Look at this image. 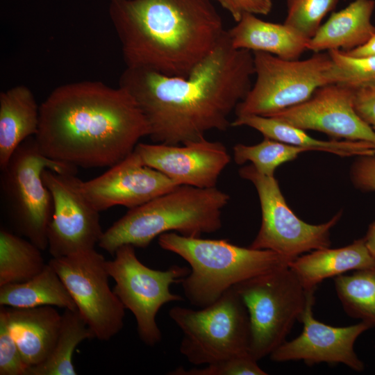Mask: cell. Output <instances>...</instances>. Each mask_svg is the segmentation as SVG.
Masks as SVG:
<instances>
[{
  "instance_id": "6da1fadb",
  "label": "cell",
  "mask_w": 375,
  "mask_h": 375,
  "mask_svg": "<svg viewBox=\"0 0 375 375\" xmlns=\"http://www.w3.org/2000/svg\"><path fill=\"white\" fill-rule=\"evenodd\" d=\"M253 52L234 48L227 31L187 77L126 67L119 86L135 99L154 143L184 144L226 131L231 113L251 88Z\"/></svg>"
},
{
  "instance_id": "7a4b0ae2",
  "label": "cell",
  "mask_w": 375,
  "mask_h": 375,
  "mask_svg": "<svg viewBox=\"0 0 375 375\" xmlns=\"http://www.w3.org/2000/svg\"><path fill=\"white\" fill-rule=\"evenodd\" d=\"M133 97L118 86L83 81L55 88L40 106L34 136L47 157L76 167H110L149 136Z\"/></svg>"
},
{
  "instance_id": "3957f363",
  "label": "cell",
  "mask_w": 375,
  "mask_h": 375,
  "mask_svg": "<svg viewBox=\"0 0 375 375\" xmlns=\"http://www.w3.org/2000/svg\"><path fill=\"white\" fill-rule=\"evenodd\" d=\"M212 0H110L126 67L187 77L225 31Z\"/></svg>"
},
{
  "instance_id": "277c9868",
  "label": "cell",
  "mask_w": 375,
  "mask_h": 375,
  "mask_svg": "<svg viewBox=\"0 0 375 375\" xmlns=\"http://www.w3.org/2000/svg\"><path fill=\"white\" fill-rule=\"evenodd\" d=\"M229 195L217 189L181 185L129 209L103 232L98 244L111 254L121 246L145 248L160 235L174 232L198 238L222 226V212Z\"/></svg>"
},
{
  "instance_id": "5b68a950",
  "label": "cell",
  "mask_w": 375,
  "mask_h": 375,
  "mask_svg": "<svg viewBox=\"0 0 375 375\" xmlns=\"http://www.w3.org/2000/svg\"><path fill=\"white\" fill-rule=\"evenodd\" d=\"M158 242L162 249L177 254L189 264L190 273L181 283L188 300L199 308L214 303L241 282L290 262L274 251L242 247L227 240L169 232L160 235Z\"/></svg>"
},
{
  "instance_id": "8992f818",
  "label": "cell",
  "mask_w": 375,
  "mask_h": 375,
  "mask_svg": "<svg viewBox=\"0 0 375 375\" xmlns=\"http://www.w3.org/2000/svg\"><path fill=\"white\" fill-rule=\"evenodd\" d=\"M76 174L77 167L53 160L39 149L34 137L23 142L1 169L0 188L7 215L18 234L41 250L48 248L47 229L53 208L44 169Z\"/></svg>"
},
{
  "instance_id": "52a82bcc",
  "label": "cell",
  "mask_w": 375,
  "mask_h": 375,
  "mask_svg": "<svg viewBox=\"0 0 375 375\" xmlns=\"http://www.w3.org/2000/svg\"><path fill=\"white\" fill-rule=\"evenodd\" d=\"M169 315L183 334L181 353L194 365L249 353V315L234 287L200 310L175 306Z\"/></svg>"
},
{
  "instance_id": "ba28073f",
  "label": "cell",
  "mask_w": 375,
  "mask_h": 375,
  "mask_svg": "<svg viewBox=\"0 0 375 375\" xmlns=\"http://www.w3.org/2000/svg\"><path fill=\"white\" fill-rule=\"evenodd\" d=\"M253 56L256 81L237 106L236 116L269 117L306 101L322 86L338 83L328 51L304 60H285L260 51Z\"/></svg>"
},
{
  "instance_id": "9c48e42d",
  "label": "cell",
  "mask_w": 375,
  "mask_h": 375,
  "mask_svg": "<svg viewBox=\"0 0 375 375\" xmlns=\"http://www.w3.org/2000/svg\"><path fill=\"white\" fill-rule=\"evenodd\" d=\"M233 287L248 310L249 353L258 361L286 341L294 323L301 320L310 291L305 290L288 265Z\"/></svg>"
},
{
  "instance_id": "30bf717a",
  "label": "cell",
  "mask_w": 375,
  "mask_h": 375,
  "mask_svg": "<svg viewBox=\"0 0 375 375\" xmlns=\"http://www.w3.org/2000/svg\"><path fill=\"white\" fill-rule=\"evenodd\" d=\"M135 248L131 244L119 247L114 259L106 261V268L115 281L113 292L135 317L140 340L153 347L162 339L156 315L165 303L183 300L170 292V286L181 283L190 269L173 265L165 271L153 269L140 262Z\"/></svg>"
},
{
  "instance_id": "8fae6325",
  "label": "cell",
  "mask_w": 375,
  "mask_h": 375,
  "mask_svg": "<svg viewBox=\"0 0 375 375\" xmlns=\"http://www.w3.org/2000/svg\"><path fill=\"white\" fill-rule=\"evenodd\" d=\"M239 174L255 186L261 208L260 227L249 247L274 251L291 262L304 253L330 247V232L342 211L325 223H306L287 204L274 176L260 174L251 164L242 167Z\"/></svg>"
},
{
  "instance_id": "7c38bea8",
  "label": "cell",
  "mask_w": 375,
  "mask_h": 375,
  "mask_svg": "<svg viewBox=\"0 0 375 375\" xmlns=\"http://www.w3.org/2000/svg\"><path fill=\"white\" fill-rule=\"evenodd\" d=\"M106 261L94 249L49 262L95 338L101 341L110 340L122 329L125 315V308L109 286Z\"/></svg>"
},
{
  "instance_id": "4fadbf2b",
  "label": "cell",
  "mask_w": 375,
  "mask_h": 375,
  "mask_svg": "<svg viewBox=\"0 0 375 375\" xmlns=\"http://www.w3.org/2000/svg\"><path fill=\"white\" fill-rule=\"evenodd\" d=\"M42 180L53 198V213L47 229L48 249L60 258L94 249L103 232L99 212L83 194L75 174L44 169Z\"/></svg>"
},
{
  "instance_id": "5bb4252c",
  "label": "cell",
  "mask_w": 375,
  "mask_h": 375,
  "mask_svg": "<svg viewBox=\"0 0 375 375\" xmlns=\"http://www.w3.org/2000/svg\"><path fill=\"white\" fill-rule=\"evenodd\" d=\"M355 90L341 84L318 88L310 99L269 117L335 140L363 141L375 145V131L356 112Z\"/></svg>"
},
{
  "instance_id": "9a60e30c",
  "label": "cell",
  "mask_w": 375,
  "mask_h": 375,
  "mask_svg": "<svg viewBox=\"0 0 375 375\" xmlns=\"http://www.w3.org/2000/svg\"><path fill=\"white\" fill-rule=\"evenodd\" d=\"M315 290L309 292L305 310L300 322L303 331L290 341H285L270 355L274 362L302 360L308 365L320 362L341 363L356 372L364 370L365 365L354 350L357 338L371 326L364 322L335 327L315 319L312 306Z\"/></svg>"
},
{
  "instance_id": "2e32d148",
  "label": "cell",
  "mask_w": 375,
  "mask_h": 375,
  "mask_svg": "<svg viewBox=\"0 0 375 375\" xmlns=\"http://www.w3.org/2000/svg\"><path fill=\"white\" fill-rule=\"evenodd\" d=\"M149 166L135 151L101 175L81 181V189L99 212L116 206H139L178 186Z\"/></svg>"
},
{
  "instance_id": "e0dca14e",
  "label": "cell",
  "mask_w": 375,
  "mask_h": 375,
  "mask_svg": "<svg viewBox=\"0 0 375 375\" xmlns=\"http://www.w3.org/2000/svg\"><path fill=\"white\" fill-rule=\"evenodd\" d=\"M142 162L179 185L216 187L231 161L226 147L205 138L181 145L138 143L135 148Z\"/></svg>"
},
{
  "instance_id": "ac0fdd59",
  "label": "cell",
  "mask_w": 375,
  "mask_h": 375,
  "mask_svg": "<svg viewBox=\"0 0 375 375\" xmlns=\"http://www.w3.org/2000/svg\"><path fill=\"white\" fill-rule=\"evenodd\" d=\"M3 307L10 331L28 368L42 363L56 344L62 315L51 306L30 308Z\"/></svg>"
},
{
  "instance_id": "d6986e66",
  "label": "cell",
  "mask_w": 375,
  "mask_h": 375,
  "mask_svg": "<svg viewBox=\"0 0 375 375\" xmlns=\"http://www.w3.org/2000/svg\"><path fill=\"white\" fill-rule=\"evenodd\" d=\"M232 46L267 53L285 60L299 59L309 40L285 24L264 21L247 13L227 31Z\"/></svg>"
},
{
  "instance_id": "ffe728a7",
  "label": "cell",
  "mask_w": 375,
  "mask_h": 375,
  "mask_svg": "<svg viewBox=\"0 0 375 375\" xmlns=\"http://www.w3.org/2000/svg\"><path fill=\"white\" fill-rule=\"evenodd\" d=\"M288 266L305 290L310 291L315 290L326 278L375 266V258L368 251L362 238L343 247H327L302 254Z\"/></svg>"
},
{
  "instance_id": "44dd1931",
  "label": "cell",
  "mask_w": 375,
  "mask_h": 375,
  "mask_svg": "<svg viewBox=\"0 0 375 375\" xmlns=\"http://www.w3.org/2000/svg\"><path fill=\"white\" fill-rule=\"evenodd\" d=\"M374 0H353L343 9L333 12L308 43L315 53L348 51L366 42L375 35L372 17Z\"/></svg>"
},
{
  "instance_id": "7402d4cb",
  "label": "cell",
  "mask_w": 375,
  "mask_h": 375,
  "mask_svg": "<svg viewBox=\"0 0 375 375\" xmlns=\"http://www.w3.org/2000/svg\"><path fill=\"white\" fill-rule=\"evenodd\" d=\"M40 126V106L31 90L22 85L0 94V169L17 148L34 137Z\"/></svg>"
},
{
  "instance_id": "603a6c76",
  "label": "cell",
  "mask_w": 375,
  "mask_h": 375,
  "mask_svg": "<svg viewBox=\"0 0 375 375\" xmlns=\"http://www.w3.org/2000/svg\"><path fill=\"white\" fill-rule=\"evenodd\" d=\"M249 126L268 138L300 147L308 151H320L341 157L375 155V145L363 141L322 140L310 136L306 131L271 117L241 115L231 122V126Z\"/></svg>"
},
{
  "instance_id": "cb8c5ba5",
  "label": "cell",
  "mask_w": 375,
  "mask_h": 375,
  "mask_svg": "<svg viewBox=\"0 0 375 375\" xmlns=\"http://www.w3.org/2000/svg\"><path fill=\"white\" fill-rule=\"evenodd\" d=\"M0 306L15 308L51 306L77 310L64 283L49 262L32 278L0 287Z\"/></svg>"
},
{
  "instance_id": "d4e9b609",
  "label": "cell",
  "mask_w": 375,
  "mask_h": 375,
  "mask_svg": "<svg viewBox=\"0 0 375 375\" xmlns=\"http://www.w3.org/2000/svg\"><path fill=\"white\" fill-rule=\"evenodd\" d=\"M95 338L77 310L65 309L60 331L49 357L30 367L28 375H76L72 363L75 349L83 341Z\"/></svg>"
},
{
  "instance_id": "484cf974",
  "label": "cell",
  "mask_w": 375,
  "mask_h": 375,
  "mask_svg": "<svg viewBox=\"0 0 375 375\" xmlns=\"http://www.w3.org/2000/svg\"><path fill=\"white\" fill-rule=\"evenodd\" d=\"M41 249L4 228L0 230V287L26 281L46 266Z\"/></svg>"
},
{
  "instance_id": "4316f807",
  "label": "cell",
  "mask_w": 375,
  "mask_h": 375,
  "mask_svg": "<svg viewBox=\"0 0 375 375\" xmlns=\"http://www.w3.org/2000/svg\"><path fill=\"white\" fill-rule=\"evenodd\" d=\"M334 285L345 312L375 327V266L337 276Z\"/></svg>"
},
{
  "instance_id": "83f0119b",
  "label": "cell",
  "mask_w": 375,
  "mask_h": 375,
  "mask_svg": "<svg viewBox=\"0 0 375 375\" xmlns=\"http://www.w3.org/2000/svg\"><path fill=\"white\" fill-rule=\"evenodd\" d=\"M305 151L308 150L264 137L262 142L254 145L236 144L233 147V159L238 165L251 162L260 174L273 176L278 167Z\"/></svg>"
},
{
  "instance_id": "f1b7e54d",
  "label": "cell",
  "mask_w": 375,
  "mask_h": 375,
  "mask_svg": "<svg viewBox=\"0 0 375 375\" xmlns=\"http://www.w3.org/2000/svg\"><path fill=\"white\" fill-rule=\"evenodd\" d=\"M339 0H286L287 15L283 22L310 40L322 22L332 12Z\"/></svg>"
},
{
  "instance_id": "f546056e",
  "label": "cell",
  "mask_w": 375,
  "mask_h": 375,
  "mask_svg": "<svg viewBox=\"0 0 375 375\" xmlns=\"http://www.w3.org/2000/svg\"><path fill=\"white\" fill-rule=\"evenodd\" d=\"M328 52L335 67L337 84L354 90L375 85V56L356 58L341 50Z\"/></svg>"
},
{
  "instance_id": "4dcf8cb0",
  "label": "cell",
  "mask_w": 375,
  "mask_h": 375,
  "mask_svg": "<svg viewBox=\"0 0 375 375\" xmlns=\"http://www.w3.org/2000/svg\"><path fill=\"white\" fill-rule=\"evenodd\" d=\"M171 375H266L250 353L206 365L204 367L185 369L183 367L170 372Z\"/></svg>"
},
{
  "instance_id": "1f68e13d",
  "label": "cell",
  "mask_w": 375,
  "mask_h": 375,
  "mask_svg": "<svg viewBox=\"0 0 375 375\" xmlns=\"http://www.w3.org/2000/svg\"><path fill=\"white\" fill-rule=\"evenodd\" d=\"M19 347L14 340L3 306L0 308V375H28Z\"/></svg>"
},
{
  "instance_id": "d6a6232c",
  "label": "cell",
  "mask_w": 375,
  "mask_h": 375,
  "mask_svg": "<svg viewBox=\"0 0 375 375\" xmlns=\"http://www.w3.org/2000/svg\"><path fill=\"white\" fill-rule=\"evenodd\" d=\"M355 187L364 192H375V155L358 156L351 168Z\"/></svg>"
},
{
  "instance_id": "836d02e7",
  "label": "cell",
  "mask_w": 375,
  "mask_h": 375,
  "mask_svg": "<svg viewBox=\"0 0 375 375\" xmlns=\"http://www.w3.org/2000/svg\"><path fill=\"white\" fill-rule=\"evenodd\" d=\"M226 10L237 22L247 13L268 15L273 7L272 0H212Z\"/></svg>"
},
{
  "instance_id": "e575fe53",
  "label": "cell",
  "mask_w": 375,
  "mask_h": 375,
  "mask_svg": "<svg viewBox=\"0 0 375 375\" xmlns=\"http://www.w3.org/2000/svg\"><path fill=\"white\" fill-rule=\"evenodd\" d=\"M354 108L375 131V85L355 90Z\"/></svg>"
},
{
  "instance_id": "d590c367",
  "label": "cell",
  "mask_w": 375,
  "mask_h": 375,
  "mask_svg": "<svg viewBox=\"0 0 375 375\" xmlns=\"http://www.w3.org/2000/svg\"><path fill=\"white\" fill-rule=\"evenodd\" d=\"M347 55L356 58L375 56V35L372 36L366 42L348 51H344Z\"/></svg>"
},
{
  "instance_id": "8d00e7d4",
  "label": "cell",
  "mask_w": 375,
  "mask_h": 375,
  "mask_svg": "<svg viewBox=\"0 0 375 375\" xmlns=\"http://www.w3.org/2000/svg\"><path fill=\"white\" fill-rule=\"evenodd\" d=\"M363 238L368 251L375 258V221L370 224Z\"/></svg>"
}]
</instances>
